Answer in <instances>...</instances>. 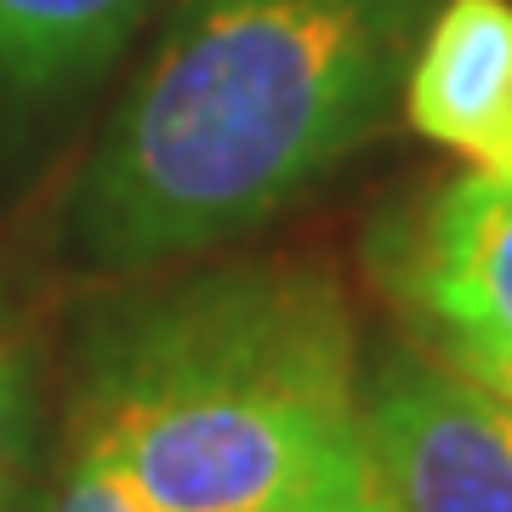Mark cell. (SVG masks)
<instances>
[{
  "label": "cell",
  "mask_w": 512,
  "mask_h": 512,
  "mask_svg": "<svg viewBox=\"0 0 512 512\" xmlns=\"http://www.w3.org/2000/svg\"><path fill=\"white\" fill-rule=\"evenodd\" d=\"M501 177H512V148H507V160H501Z\"/></svg>",
  "instance_id": "11"
},
{
  "label": "cell",
  "mask_w": 512,
  "mask_h": 512,
  "mask_svg": "<svg viewBox=\"0 0 512 512\" xmlns=\"http://www.w3.org/2000/svg\"><path fill=\"white\" fill-rule=\"evenodd\" d=\"M40 512H154V507H148L143 495L131 490V484L114 473L103 456L74 450V444H69L63 478H57V490L40 501Z\"/></svg>",
  "instance_id": "8"
},
{
  "label": "cell",
  "mask_w": 512,
  "mask_h": 512,
  "mask_svg": "<svg viewBox=\"0 0 512 512\" xmlns=\"http://www.w3.org/2000/svg\"><path fill=\"white\" fill-rule=\"evenodd\" d=\"M427 353L512 404V342H444V348H427Z\"/></svg>",
  "instance_id": "9"
},
{
  "label": "cell",
  "mask_w": 512,
  "mask_h": 512,
  "mask_svg": "<svg viewBox=\"0 0 512 512\" xmlns=\"http://www.w3.org/2000/svg\"><path fill=\"white\" fill-rule=\"evenodd\" d=\"M439 0H183L74 188V251L143 274L274 222L399 109Z\"/></svg>",
  "instance_id": "1"
},
{
  "label": "cell",
  "mask_w": 512,
  "mask_h": 512,
  "mask_svg": "<svg viewBox=\"0 0 512 512\" xmlns=\"http://www.w3.org/2000/svg\"><path fill=\"white\" fill-rule=\"evenodd\" d=\"M365 256L410 342H512V177L467 171L387 211Z\"/></svg>",
  "instance_id": "4"
},
{
  "label": "cell",
  "mask_w": 512,
  "mask_h": 512,
  "mask_svg": "<svg viewBox=\"0 0 512 512\" xmlns=\"http://www.w3.org/2000/svg\"><path fill=\"white\" fill-rule=\"evenodd\" d=\"M382 512H512V404L427 348H387L359 387Z\"/></svg>",
  "instance_id": "3"
},
{
  "label": "cell",
  "mask_w": 512,
  "mask_h": 512,
  "mask_svg": "<svg viewBox=\"0 0 512 512\" xmlns=\"http://www.w3.org/2000/svg\"><path fill=\"white\" fill-rule=\"evenodd\" d=\"M160 0H0V120H35L92 86Z\"/></svg>",
  "instance_id": "6"
},
{
  "label": "cell",
  "mask_w": 512,
  "mask_h": 512,
  "mask_svg": "<svg viewBox=\"0 0 512 512\" xmlns=\"http://www.w3.org/2000/svg\"><path fill=\"white\" fill-rule=\"evenodd\" d=\"M302 512H382V501H376V490H370V467L359 461L348 478H336L325 495H313Z\"/></svg>",
  "instance_id": "10"
},
{
  "label": "cell",
  "mask_w": 512,
  "mask_h": 512,
  "mask_svg": "<svg viewBox=\"0 0 512 512\" xmlns=\"http://www.w3.org/2000/svg\"><path fill=\"white\" fill-rule=\"evenodd\" d=\"M40 456V382L35 348L12 313L0 308V512H35Z\"/></svg>",
  "instance_id": "7"
},
{
  "label": "cell",
  "mask_w": 512,
  "mask_h": 512,
  "mask_svg": "<svg viewBox=\"0 0 512 512\" xmlns=\"http://www.w3.org/2000/svg\"><path fill=\"white\" fill-rule=\"evenodd\" d=\"M359 330L302 262H222L126 296L80 342L69 444L154 512H302L365 461Z\"/></svg>",
  "instance_id": "2"
},
{
  "label": "cell",
  "mask_w": 512,
  "mask_h": 512,
  "mask_svg": "<svg viewBox=\"0 0 512 512\" xmlns=\"http://www.w3.org/2000/svg\"><path fill=\"white\" fill-rule=\"evenodd\" d=\"M399 109L427 143L501 171L512 148V0H439Z\"/></svg>",
  "instance_id": "5"
}]
</instances>
